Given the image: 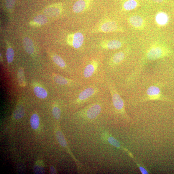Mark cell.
<instances>
[{"mask_svg":"<svg viewBox=\"0 0 174 174\" xmlns=\"http://www.w3.org/2000/svg\"><path fill=\"white\" fill-rule=\"evenodd\" d=\"M173 54V50L168 45L156 43L147 49L144 58L147 61H155L170 56Z\"/></svg>","mask_w":174,"mask_h":174,"instance_id":"6da1fadb","label":"cell"},{"mask_svg":"<svg viewBox=\"0 0 174 174\" xmlns=\"http://www.w3.org/2000/svg\"><path fill=\"white\" fill-rule=\"evenodd\" d=\"M101 92L100 87L95 85H91L80 90L76 97V104L80 105L94 99Z\"/></svg>","mask_w":174,"mask_h":174,"instance_id":"7a4b0ae2","label":"cell"},{"mask_svg":"<svg viewBox=\"0 0 174 174\" xmlns=\"http://www.w3.org/2000/svg\"><path fill=\"white\" fill-rule=\"evenodd\" d=\"M124 29L114 21L107 19L104 20L97 25L92 31V33H104L123 32Z\"/></svg>","mask_w":174,"mask_h":174,"instance_id":"3957f363","label":"cell"},{"mask_svg":"<svg viewBox=\"0 0 174 174\" xmlns=\"http://www.w3.org/2000/svg\"><path fill=\"white\" fill-rule=\"evenodd\" d=\"M108 87L113 105L116 112L123 115L127 116L123 99L122 98L112 83L109 82Z\"/></svg>","mask_w":174,"mask_h":174,"instance_id":"277c9868","label":"cell"},{"mask_svg":"<svg viewBox=\"0 0 174 174\" xmlns=\"http://www.w3.org/2000/svg\"><path fill=\"white\" fill-rule=\"evenodd\" d=\"M169 100L162 92L160 87L157 85L152 86L148 88L142 102L148 101L160 100L168 101Z\"/></svg>","mask_w":174,"mask_h":174,"instance_id":"5b68a950","label":"cell"},{"mask_svg":"<svg viewBox=\"0 0 174 174\" xmlns=\"http://www.w3.org/2000/svg\"><path fill=\"white\" fill-rule=\"evenodd\" d=\"M102 107L98 103H94L80 111L79 116L89 120L95 119L101 112Z\"/></svg>","mask_w":174,"mask_h":174,"instance_id":"8992f818","label":"cell"},{"mask_svg":"<svg viewBox=\"0 0 174 174\" xmlns=\"http://www.w3.org/2000/svg\"><path fill=\"white\" fill-rule=\"evenodd\" d=\"M100 61L97 58L92 59L83 68L82 72L83 78L85 79H89L94 77L100 69Z\"/></svg>","mask_w":174,"mask_h":174,"instance_id":"52a82bcc","label":"cell"},{"mask_svg":"<svg viewBox=\"0 0 174 174\" xmlns=\"http://www.w3.org/2000/svg\"><path fill=\"white\" fill-rule=\"evenodd\" d=\"M130 50V48H127L113 54L109 61L110 67H114L120 65L126 59Z\"/></svg>","mask_w":174,"mask_h":174,"instance_id":"ba28073f","label":"cell"},{"mask_svg":"<svg viewBox=\"0 0 174 174\" xmlns=\"http://www.w3.org/2000/svg\"><path fill=\"white\" fill-rule=\"evenodd\" d=\"M84 41V35L82 33L79 32L69 35L67 40L68 44L76 49L82 46Z\"/></svg>","mask_w":174,"mask_h":174,"instance_id":"9c48e42d","label":"cell"},{"mask_svg":"<svg viewBox=\"0 0 174 174\" xmlns=\"http://www.w3.org/2000/svg\"><path fill=\"white\" fill-rule=\"evenodd\" d=\"M127 21L131 26L135 30H143L146 26L145 21L143 17L140 16L132 15L128 17Z\"/></svg>","mask_w":174,"mask_h":174,"instance_id":"30bf717a","label":"cell"},{"mask_svg":"<svg viewBox=\"0 0 174 174\" xmlns=\"http://www.w3.org/2000/svg\"><path fill=\"white\" fill-rule=\"evenodd\" d=\"M124 45L123 41L118 40H104L101 42L100 47L103 50H113L119 49Z\"/></svg>","mask_w":174,"mask_h":174,"instance_id":"8fae6325","label":"cell"},{"mask_svg":"<svg viewBox=\"0 0 174 174\" xmlns=\"http://www.w3.org/2000/svg\"><path fill=\"white\" fill-rule=\"evenodd\" d=\"M52 75H53L54 81L58 85L63 86L78 85L82 86V83L79 81L68 79L57 74L53 73Z\"/></svg>","mask_w":174,"mask_h":174,"instance_id":"7c38bea8","label":"cell"},{"mask_svg":"<svg viewBox=\"0 0 174 174\" xmlns=\"http://www.w3.org/2000/svg\"><path fill=\"white\" fill-rule=\"evenodd\" d=\"M92 2V0H78L73 6V11L75 13L84 12L89 8Z\"/></svg>","mask_w":174,"mask_h":174,"instance_id":"4fadbf2b","label":"cell"},{"mask_svg":"<svg viewBox=\"0 0 174 174\" xmlns=\"http://www.w3.org/2000/svg\"><path fill=\"white\" fill-rule=\"evenodd\" d=\"M62 11V6L58 3L49 7L45 10V13L47 16L57 17L60 15Z\"/></svg>","mask_w":174,"mask_h":174,"instance_id":"5bb4252c","label":"cell"},{"mask_svg":"<svg viewBox=\"0 0 174 174\" xmlns=\"http://www.w3.org/2000/svg\"><path fill=\"white\" fill-rule=\"evenodd\" d=\"M169 20L168 15L164 12H159L156 17V22L161 26H164L166 25L168 23Z\"/></svg>","mask_w":174,"mask_h":174,"instance_id":"9a60e30c","label":"cell"},{"mask_svg":"<svg viewBox=\"0 0 174 174\" xmlns=\"http://www.w3.org/2000/svg\"><path fill=\"white\" fill-rule=\"evenodd\" d=\"M23 46L27 53L32 55L34 53V47L33 41L30 38L26 37L23 40Z\"/></svg>","mask_w":174,"mask_h":174,"instance_id":"2e32d148","label":"cell"},{"mask_svg":"<svg viewBox=\"0 0 174 174\" xmlns=\"http://www.w3.org/2000/svg\"><path fill=\"white\" fill-rule=\"evenodd\" d=\"M47 18L46 16L43 15H37L34 17L32 22H31V25L39 26L43 25L47 22Z\"/></svg>","mask_w":174,"mask_h":174,"instance_id":"e0dca14e","label":"cell"},{"mask_svg":"<svg viewBox=\"0 0 174 174\" xmlns=\"http://www.w3.org/2000/svg\"><path fill=\"white\" fill-rule=\"evenodd\" d=\"M107 140L109 142L111 145L121 150H122L125 152H126L129 156H131L132 158H133V155H132L131 154L130 152L127 150L126 149H125L124 148H123L122 147L119 142L116 140V139H115L113 137L109 136L107 137Z\"/></svg>","mask_w":174,"mask_h":174,"instance_id":"ac0fdd59","label":"cell"},{"mask_svg":"<svg viewBox=\"0 0 174 174\" xmlns=\"http://www.w3.org/2000/svg\"><path fill=\"white\" fill-rule=\"evenodd\" d=\"M34 91L35 95L40 99H44L47 96V92L42 87L36 86L34 87Z\"/></svg>","mask_w":174,"mask_h":174,"instance_id":"d6986e66","label":"cell"},{"mask_svg":"<svg viewBox=\"0 0 174 174\" xmlns=\"http://www.w3.org/2000/svg\"><path fill=\"white\" fill-rule=\"evenodd\" d=\"M17 76L20 86L22 87H25L26 85V83L24 69L22 68H20L19 69L17 72Z\"/></svg>","mask_w":174,"mask_h":174,"instance_id":"ffe728a7","label":"cell"},{"mask_svg":"<svg viewBox=\"0 0 174 174\" xmlns=\"http://www.w3.org/2000/svg\"><path fill=\"white\" fill-rule=\"evenodd\" d=\"M52 58L55 63L59 67L64 69L67 67V65L64 60L58 55L53 54L52 55Z\"/></svg>","mask_w":174,"mask_h":174,"instance_id":"44dd1931","label":"cell"},{"mask_svg":"<svg viewBox=\"0 0 174 174\" xmlns=\"http://www.w3.org/2000/svg\"><path fill=\"white\" fill-rule=\"evenodd\" d=\"M55 135L59 144H60L62 147H67V144L66 142L64 136L62 133V132L60 130H58L56 131Z\"/></svg>","mask_w":174,"mask_h":174,"instance_id":"7402d4cb","label":"cell"},{"mask_svg":"<svg viewBox=\"0 0 174 174\" xmlns=\"http://www.w3.org/2000/svg\"><path fill=\"white\" fill-rule=\"evenodd\" d=\"M30 122L31 127L34 129H37L40 124V119L38 115L36 114H33L31 117Z\"/></svg>","mask_w":174,"mask_h":174,"instance_id":"603a6c76","label":"cell"},{"mask_svg":"<svg viewBox=\"0 0 174 174\" xmlns=\"http://www.w3.org/2000/svg\"><path fill=\"white\" fill-rule=\"evenodd\" d=\"M25 113V110L22 107H19L15 110L13 114V117L16 119L22 118Z\"/></svg>","mask_w":174,"mask_h":174,"instance_id":"cb8c5ba5","label":"cell"},{"mask_svg":"<svg viewBox=\"0 0 174 174\" xmlns=\"http://www.w3.org/2000/svg\"><path fill=\"white\" fill-rule=\"evenodd\" d=\"M14 57V52L11 47H9L7 49L6 57L8 63H11L12 62Z\"/></svg>","mask_w":174,"mask_h":174,"instance_id":"d4e9b609","label":"cell"},{"mask_svg":"<svg viewBox=\"0 0 174 174\" xmlns=\"http://www.w3.org/2000/svg\"><path fill=\"white\" fill-rule=\"evenodd\" d=\"M170 0H142L149 4L160 5L168 3Z\"/></svg>","mask_w":174,"mask_h":174,"instance_id":"484cf974","label":"cell"},{"mask_svg":"<svg viewBox=\"0 0 174 174\" xmlns=\"http://www.w3.org/2000/svg\"><path fill=\"white\" fill-rule=\"evenodd\" d=\"M52 114L55 119H60L61 114V111L60 108L57 106H54L52 109Z\"/></svg>","mask_w":174,"mask_h":174,"instance_id":"4316f807","label":"cell"},{"mask_svg":"<svg viewBox=\"0 0 174 174\" xmlns=\"http://www.w3.org/2000/svg\"><path fill=\"white\" fill-rule=\"evenodd\" d=\"M16 0H6V8L9 11H12L14 6Z\"/></svg>","mask_w":174,"mask_h":174,"instance_id":"83f0119b","label":"cell"},{"mask_svg":"<svg viewBox=\"0 0 174 174\" xmlns=\"http://www.w3.org/2000/svg\"><path fill=\"white\" fill-rule=\"evenodd\" d=\"M34 170V173L36 174H43L45 173V170L43 167L39 165L35 166Z\"/></svg>","mask_w":174,"mask_h":174,"instance_id":"f1b7e54d","label":"cell"},{"mask_svg":"<svg viewBox=\"0 0 174 174\" xmlns=\"http://www.w3.org/2000/svg\"><path fill=\"white\" fill-rule=\"evenodd\" d=\"M139 169H140L141 172L142 174H149L147 170H146L143 167L140 165L138 166Z\"/></svg>","mask_w":174,"mask_h":174,"instance_id":"f546056e","label":"cell"},{"mask_svg":"<svg viewBox=\"0 0 174 174\" xmlns=\"http://www.w3.org/2000/svg\"><path fill=\"white\" fill-rule=\"evenodd\" d=\"M50 173L51 174H55L56 173V170L53 166L50 167Z\"/></svg>","mask_w":174,"mask_h":174,"instance_id":"4dcf8cb0","label":"cell"}]
</instances>
